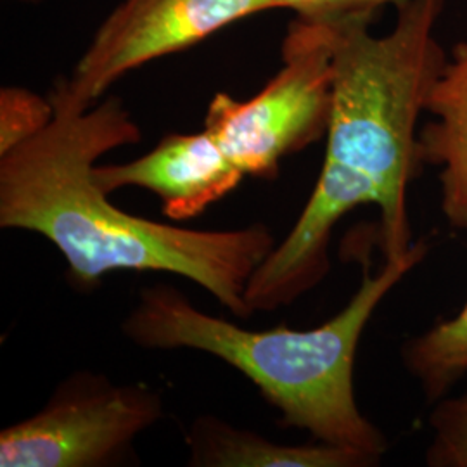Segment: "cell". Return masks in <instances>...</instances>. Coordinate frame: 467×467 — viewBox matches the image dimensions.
Segmentation results:
<instances>
[{"mask_svg":"<svg viewBox=\"0 0 467 467\" xmlns=\"http://www.w3.org/2000/svg\"><path fill=\"white\" fill-rule=\"evenodd\" d=\"M405 368L430 400H440L467 372V303L403 347Z\"/></svg>","mask_w":467,"mask_h":467,"instance_id":"30bf717a","label":"cell"},{"mask_svg":"<svg viewBox=\"0 0 467 467\" xmlns=\"http://www.w3.org/2000/svg\"><path fill=\"white\" fill-rule=\"evenodd\" d=\"M54 117L52 100L19 87L0 92V154L40 132Z\"/></svg>","mask_w":467,"mask_h":467,"instance_id":"8fae6325","label":"cell"},{"mask_svg":"<svg viewBox=\"0 0 467 467\" xmlns=\"http://www.w3.org/2000/svg\"><path fill=\"white\" fill-rule=\"evenodd\" d=\"M275 9L293 11L305 19H336L351 15H378L379 9L393 5L400 9L410 0H272Z\"/></svg>","mask_w":467,"mask_h":467,"instance_id":"4fadbf2b","label":"cell"},{"mask_svg":"<svg viewBox=\"0 0 467 467\" xmlns=\"http://www.w3.org/2000/svg\"><path fill=\"white\" fill-rule=\"evenodd\" d=\"M19 2H35V0H19Z\"/></svg>","mask_w":467,"mask_h":467,"instance_id":"5bb4252c","label":"cell"},{"mask_svg":"<svg viewBox=\"0 0 467 467\" xmlns=\"http://www.w3.org/2000/svg\"><path fill=\"white\" fill-rule=\"evenodd\" d=\"M443 9L445 0H410L383 36L370 32L374 15L327 19L334 77L324 165L300 218L251 277V314L298 300L326 275L334 227L357 206H378L384 260L414 244L407 189L420 163L419 118L449 59L436 38Z\"/></svg>","mask_w":467,"mask_h":467,"instance_id":"6da1fadb","label":"cell"},{"mask_svg":"<svg viewBox=\"0 0 467 467\" xmlns=\"http://www.w3.org/2000/svg\"><path fill=\"white\" fill-rule=\"evenodd\" d=\"M49 98V123L0 154V227L46 237L78 287L119 270L165 272L198 284L235 317H250L248 284L277 244L267 225L198 231L118 208L94 171L106 152L139 142L130 111L118 98L87 109Z\"/></svg>","mask_w":467,"mask_h":467,"instance_id":"7a4b0ae2","label":"cell"},{"mask_svg":"<svg viewBox=\"0 0 467 467\" xmlns=\"http://www.w3.org/2000/svg\"><path fill=\"white\" fill-rule=\"evenodd\" d=\"M426 254L428 241L420 239L400 258L384 260L378 274L366 268L350 303L316 329L296 331L281 324L250 331L201 312L177 287L158 284L140 291L121 331L146 350H196L217 357L260 389L279 410L284 426L381 461L388 443L358 409L355 357L379 303Z\"/></svg>","mask_w":467,"mask_h":467,"instance_id":"3957f363","label":"cell"},{"mask_svg":"<svg viewBox=\"0 0 467 467\" xmlns=\"http://www.w3.org/2000/svg\"><path fill=\"white\" fill-rule=\"evenodd\" d=\"M185 441L189 466L196 467H366L379 462L366 451L324 441L277 443L213 416L196 419Z\"/></svg>","mask_w":467,"mask_h":467,"instance_id":"9c48e42d","label":"cell"},{"mask_svg":"<svg viewBox=\"0 0 467 467\" xmlns=\"http://www.w3.org/2000/svg\"><path fill=\"white\" fill-rule=\"evenodd\" d=\"M161 416V393L148 384H115L102 374L77 372L35 416L0 433V466H115Z\"/></svg>","mask_w":467,"mask_h":467,"instance_id":"5b68a950","label":"cell"},{"mask_svg":"<svg viewBox=\"0 0 467 467\" xmlns=\"http://www.w3.org/2000/svg\"><path fill=\"white\" fill-rule=\"evenodd\" d=\"M272 9V0H123L100 25L73 73L54 85L52 96L87 109L137 67Z\"/></svg>","mask_w":467,"mask_h":467,"instance_id":"8992f818","label":"cell"},{"mask_svg":"<svg viewBox=\"0 0 467 467\" xmlns=\"http://www.w3.org/2000/svg\"><path fill=\"white\" fill-rule=\"evenodd\" d=\"M431 119L419 129L420 163L441 168V212L467 229V42L459 44L426 100Z\"/></svg>","mask_w":467,"mask_h":467,"instance_id":"ba28073f","label":"cell"},{"mask_svg":"<svg viewBox=\"0 0 467 467\" xmlns=\"http://www.w3.org/2000/svg\"><path fill=\"white\" fill-rule=\"evenodd\" d=\"M333 77L329 21L296 17L284 36L281 69L251 99L217 94L204 130L246 177L274 179L284 158L327 132Z\"/></svg>","mask_w":467,"mask_h":467,"instance_id":"277c9868","label":"cell"},{"mask_svg":"<svg viewBox=\"0 0 467 467\" xmlns=\"http://www.w3.org/2000/svg\"><path fill=\"white\" fill-rule=\"evenodd\" d=\"M430 424L433 436L426 462L433 467H467V391L438 401Z\"/></svg>","mask_w":467,"mask_h":467,"instance_id":"7c38bea8","label":"cell"},{"mask_svg":"<svg viewBox=\"0 0 467 467\" xmlns=\"http://www.w3.org/2000/svg\"><path fill=\"white\" fill-rule=\"evenodd\" d=\"M94 173L108 194L125 187L154 192L173 222L200 217L246 177L208 130L167 135L134 161L98 165Z\"/></svg>","mask_w":467,"mask_h":467,"instance_id":"52a82bcc","label":"cell"}]
</instances>
